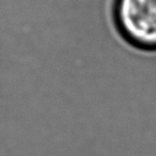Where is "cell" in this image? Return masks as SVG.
Wrapping results in <instances>:
<instances>
[{"label":"cell","instance_id":"1","mask_svg":"<svg viewBox=\"0 0 156 156\" xmlns=\"http://www.w3.org/2000/svg\"><path fill=\"white\" fill-rule=\"evenodd\" d=\"M115 20L129 44L139 49L156 50V0H117Z\"/></svg>","mask_w":156,"mask_h":156}]
</instances>
